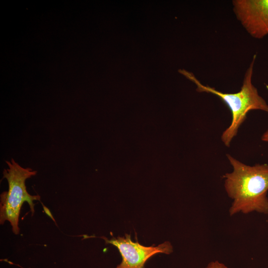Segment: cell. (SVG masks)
I'll return each instance as SVG.
<instances>
[{
	"label": "cell",
	"mask_w": 268,
	"mask_h": 268,
	"mask_svg": "<svg viewBox=\"0 0 268 268\" xmlns=\"http://www.w3.org/2000/svg\"><path fill=\"white\" fill-rule=\"evenodd\" d=\"M233 170L223 176L224 188L232 200L230 216L253 212L268 214V164H245L227 154Z\"/></svg>",
	"instance_id": "6da1fadb"
},
{
	"label": "cell",
	"mask_w": 268,
	"mask_h": 268,
	"mask_svg": "<svg viewBox=\"0 0 268 268\" xmlns=\"http://www.w3.org/2000/svg\"><path fill=\"white\" fill-rule=\"evenodd\" d=\"M256 59V55H254L245 73L241 89L236 93H223L214 87L202 84L192 72L184 69L178 70L179 73L197 85L198 92L211 93L219 97L230 109L232 115L231 122L221 135V140L226 146H230L250 111L261 110L268 113V104L260 95L257 88L252 83Z\"/></svg>",
	"instance_id": "7a4b0ae2"
},
{
	"label": "cell",
	"mask_w": 268,
	"mask_h": 268,
	"mask_svg": "<svg viewBox=\"0 0 268 268\" xmlns=\"http://www.w3.org/2000/svg\"><path fill=\"white\" fill-rule=\"evenodd\" d=\"M6 163L8 168L3 170V178L7 181L8 189L0 195V223L3 224L5 221H8L13 233L18 234L20 230L19 216L23 203L25 201L28 202L32 215H33V201L40 200L39 195H30L25 185L26 180L35 176L37 171L21 167L13 159L9 161H6Z\"/></svg>",
	"instance_id": "3957f363"
},
{
	"label": "cell",
	"mask_w": 268,
	"mask_h": 268,
	"mask_svg": "<svg viewBox=\"0 0 268 268\" xmlns=\"http://www.w3.org/2000/svg\"><path fill=\"white\" fill-rule=\"evenodd\" d=\"M101 238L106 244L116 247L120 252L122 261L115 268H144L146 261L152 256L158 253L169 255L173 252V247L169 241L156 246H145L137 241H133L128 234L110 240L104 237Z\"/></svg>",
	"instance_id": "277c9868"
},
{
	"label": "cell",
	"mask_w": 268,
	"mask_h": 268,
	"mask_svg": "<svg viewBox=\"0 0 268 268\" xmlns=\"http://www.w3.org/2000/svg\"><path fill=\"white\" fill-rule=\"evenodd\" d=\"M232 4L237 19L252 37L268 35V0H234Z\"/></svg>",
	"instance_id": "5b68a950"
},
{
	"label": "cell",
	"mask_w": 268,
	"mask_h": 268,
	"mask_svg": "<svg viewBox=\"0 0 268 268\" xmlns=\"http://www.w3.org/2000/svg\"><path fill=\"white\" fill-rule=\"evenodd\" d=\"M205 268H229L225 264L218 261L209 262Z\"/></svg>",
	"instance_id": "8992f818"
},
{
	"label": "cell",
	"mask_w": 268,
	"mask_h": 268,
	"mask_svg": "<svg viewBox=\"0 0 268 268\" xmlns=\"http://www.w3.org/2000/svg\"><path fill=\"white\" fill-rule=\"evenodd\" d=\"M261 139L264 141L268 142V129L262 135Z\"/></svg>",
	"instance_id": "52a82bcc"
}]
</instances>
